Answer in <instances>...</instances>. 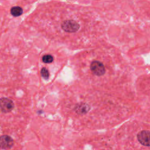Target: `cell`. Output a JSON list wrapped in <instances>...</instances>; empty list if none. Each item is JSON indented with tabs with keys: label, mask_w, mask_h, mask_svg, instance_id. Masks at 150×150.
<instances>
[{
	"label": "cell",
	"mask_w": 150,
	"mask_h": 150,
	"mask_svg": "<svg viewBox=\"0 0 150 150\" xmlns=\"http://www.w3.org/2000/svg\"><path fill=\"white\" fill-rule=\"evenodd\" d=\"M62 29L67 33H75L80 28V25L77 22L73 19H68L61 23Z\"/></svg>",
	"instance_id": "obj_1"
},
{
	"label": "cell",
	"mask_w": 150,
	"mask_h": 150,
	"mask_svg": "<svg viewBox=\"0 0 150 150\" xmlns=\"http://www.w3.org/2000/svg\"><path fill=\"white\" fill-rule=\"evenodd\" d=\"M14 107V104L12 100L3 97L0 98V110L5 113L11 111Z\"/></svg>",
	"instance_id": "obj_2"
},
{
	"label": "cell",
	"mask_w": 150,
	"mask_h": 150,
	"mask_svg": "<svg viewBox=\"0 0 150 150\" xmlns=\"http://www.w3.org/2000/svg\"><path fill=\"white\" fill-rule=\"evenodd\" d=\"M90 69L91 71L97 76H102L105 73V69L104 64L99 61H93L90 64Z\"/></svg>",
	"instance_id": "obj_3"
},
{
	"label": "cell",
	"mask_w": 150,
	"mask_h": 150,
	"mask_svg": "<svg viewBox=\"0 0 150 150\" xmlns=\"http://www.w3.org/2000/svg\"><path fill=\"white\" fill-rule=\"evenodd\" d=\"M138 141L144 146H150V131L144 130L137 135Z\"/></svg>",
	"instance_id": "obj_4"
},
{
	"label": "cell",
	"mask_w": 150,
	"mask_h": 150,
	"mask_svg": "<svg viewBox=\"0 0 150 150\" xmlns=\"http://www.w3.org/2000/svg\"><path fill=\"white\" fill-rule=\"evenodd\" d=\"M13 145V140L9 135H4L0 137V148L2 149H9Z\"/></svg>",
	"instance_id": "obj_5"
},
{
	"label": "cell",
	"mask_w": 150,
	"mask_h": 150,
	"mask_svg": "<svg viewBox=\"0 0 150 150\" xmlns=\"http://www.w3.org/2000/svg\"><path fill=\"white\" fill-rule=\"evenodd\" d=\"M10 12L12 16L15 17H17V16H21L23 13V9L21 7L16 6L12 7L11 9Z\"/></svg>",
	"instance_id": "obj_6"
},
{
	"label": "cell",
	"mask_w": 150,
	"mask_h": 150,
	"mask_svg": "<svg viewBox=\"0 0 150 150\" xmlns=\"http://www.w3.org/2000/svg\"><path fill=\"white\" fill-rule=\"evenodd\" d=\"M89 108L90 107L88 106V105L82 103L76 106V111L79 114H84L86 113L89 110Z\"/></svg>",
	"instance_id": "obj_7"
},
{
	"label": "cell",
	"mask_w": 150,
	"mask_h": 150,
	"mask_svg": "<svg viewBox=\"0 0 150 150\" xmlns=\"http://www.w3.org/2000/svg\"><path fill=\"white\" fill-rule=\"evenodd\" d=\"M53 61V57L50 54H45L42 57V62L45 63H50Z\"/></svg>",
	"instance_id": "obj_8"
},
{
	"label": "cell",
	"mask_w": 150,
	"mask_h": 150,
	"mask_svg": "<svg viewBox=\"0 0 150 150\" xmlns=\"http://www.w3.org/2000/svg\"><path fill=\"white\" fill-rule=\"evenodd\" d=\"M40 74L42 77L45 79H48L49 77V72L47 68L43 67L40 70Z\"/></svg>",
	"instance_id": "obj_9"
}]
</instances>
